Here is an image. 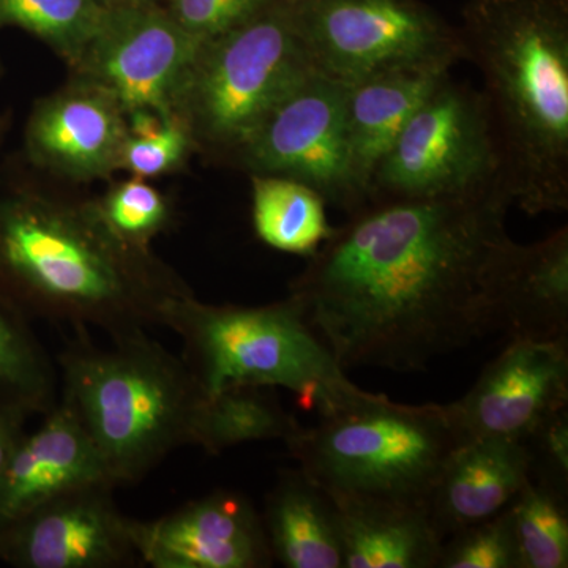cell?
<instances>
[{
    "label": "cell",
    "instance_id": "1",
    "mask_svg": "<svg viewBox=\"0 0 568 568\" xmlns=\"http://www.w3.org/2000/svg\"><path fill=\"white\" fill-rule=\"evenodd\" d=\"M507 192L369 201L320 246L290 295L343 368L424 372L495 332L491 268Z\"/></svg>",
    "mask_w": 568,
    "mask_h": 568
},
{
    "label": "cell",
    "instance_id": "2",
    "mask_svg": "<svg viewBox=\"0 0 568 568\" xmlns=\"http://www.w3.org/2000/svg\"><path fill=\"white\" fill-rule=\"evenodd\" d=\"M192 290L112 233L97 201L0 174V308L26 323L118 338L166 325Z\"/></svg>",
    "mask_w": 568,
    "mask_h": 568
},
{
    "label": "cell",
    "instance_id": "3",
    "mask_svg": "<svg viewBox=\"0 0 568 568\" xmlns=\"http://www.w3.org/2000/svg\"><path fill=\"white\" fill-rule=\"evenodd\" d=\"M462 14L514 205L566 212L568 0H466Z\"/></svg>",
    "mask_w": 568,
    "mask_h": 568
},
{
    "label": "cell",
    "instance_id": "4",
    "mask_svg": "<svg viewBox=\"0 0 568 568\" xmlns=\"http://www.w3.org/2000/svg\"><path fill=\"white\" fill-rule=\"evenodd\" d=\"M59 403L80 422L115 487L196 446L209 395L182 357L149 332L108 343L74 335L58 355Z\"/></svg>",
    "mask_w": 568,
    "mask_h": 568
},
{
    "label": "cell",
    "instance_id": "5",
    "mask_svg": "<svg viewBox=\"0 0 568 568\" xmlns=\"http://www.w3.org/2000/svg\"><path fill=\"white\" fill-rule=\"evenodd\" d=\"M286 440L298 467L335 499L426 506L462 444L448 405H399L366 392Z\"/></svg>",
    "mask_w": 568,
    "mask_h": 568
},
{
    "label": "cell",
    "instance_id": "6",
    "mask_svg": "<svg viewBox=\"0 0 568 568\" xmlns=\"http://www.w3.org/2000/svg\"><path fill=\"white\" fill-rule=\"evenodd\" d=\"M164 328L179 336L183 361L209 396L234 386L283 387L321 413L366 394L346 376L301 305H212L194 295L171 306Z\"/></svg>",
    "mask_w": 568,
    "mask_h": 568
},
{
    "label": "cell",
    "instance_id": "7",
    "mask_svg": "<svg viewBox=\"0 0 568 568\" xmlns=\"http://www.w3.org/2000/svg\"><path fill=\"white\" fill-rule=\"evenodd\" d=\"M313 71L291 7L272 0L252 20L200 44L174 112L196 144L231 160Z\"/></svg>",
    "mask_w": 568,
    "mask_h": 568
},
{
    "label": "cell",
    "instance_id": "8",
    "mask_svg": "<svg viewBox=\"0 0 568 568\" xmlns=\"http://www.w3.org/2000/svg\"><path fill=\"white\" fill-rule=\"evenodd\" d=\"M499 190L508 193L484 97L446 73L377 164L368 203L477 196Z\"/></svg>",
    "mask_w": 568,
    "mask_h": 568
},
{
    "label": "cell",
    "instance_id": "9",
    "mask_svg": "<svg viewBox=\"0 0 568 568\" xmlns=\"http://www.w3.org/2000/svg\"><path fill=\"white\" fill-rule=\"evenodd\" d=\"M291 11L317 73L345 85L387 70H450L466 59L458 28L420 0H310Z\"/></svg>",
    "mask_w": 568,
    "mask_h": 568
},
{
    "label": "cell",
    "instance_id": "10",
    "mask_svg": "<svg viewBox=\"0 0 568 568\" xmlns=\"http://www.w3.org/2000/svg\"><path fill=\"white\" fill-rule=\"evenodd\" d=\"M231 162L252 175L305 183L347 215L366 204L347 164L345 84L317 71L276 104Z\"/></svg>",
    "mask_w": 568,
    "mask_h": 568
},
{
    "label": "cell",
    "instance_id": "11",
    "mask_svg": "<svg viewBox=\"0 0 568 568\" xmlns=\"http://www.w3.org/2000/svg\"><path fill=\"white\" fill-rule=\"evenodd\" d=\"M203 41L183 31L159 2L104 10L80 59L78 80L110 93L125 114L174 112L175 97Z\"/></svg>",
    "mask_w": 568,
    "mask_h": 568
},
{
    "label": "cell",
    "instance_id": "12",
    "mask_svg": "<svg viewBox=\"0 0 568 568\" xmlns=\"http://www.w3.org/2000/svg\"><path fill=\"white\" fill-rule=\"evenodd\" d=\"M110 481H92L0 525V562L17 568H129L142 564L136 519Z\"/></svg>",
    "mask_w": 568,
    "mask_h": 568
},
{
    "label": "cell",
    "instance_id": "13",
    "mask_svg": "<svg viewBox=\"0 0 568 568\" xmlns=\"http://www.w3.org/2000/svg\"><path fill=\"white\" fill-rule=\"evenodd\" d=\"M568 339H510L473 388L450 403L463 440H525L545 418L567 409Z\"/></svg>",
    "mask_w": 568,
    "mask_h": 568
},
{
    "label": "cell",
    "instance_id": "14",
    "mask_svg": "<svg viewBox=\"0 0 568 568\" xmlns=\"http://www.w3.org/2000/svg\"><path fill=\"white\" fill-rule=\"evenodd\" d=\"M142 564L153 568L274 566L263 515L241 493L216 489L153 521L136 519Z\"/></svg>",
    "mask_w": 568,
    "mask_h": 568
},
{
    "label": "cell",
    "instance_id": "15",
    "mask_svg": "<svg viewBox=\"0 0 568 568\" xmlns=\"http://www.w3.org/2000/svg\"><path fill=\"white\" fill-rule=\"evenodd\" d=\"M129 136L125 111L114 99L78 80L39 100L24 129L29 162L77 182L106 179L122 170Z\"/></svg>",
    "mask_w": 568,
    "mask_h": 568
},
{
    "label": "cell",
    "instance_id": "16",
    "mask_svg": "<svg viewBox=\"0 0 568 568\" xmlns=\"http://www.w3.org/2000/svg\"><path fill=\"white\" fill-rule=\"evenodd\" d=\"M495 332L510 339H568V227L523 245L510 237L491 268Z\"/></svg>",
    "mask_w": 568,
    "mask_h": 568
},
{
    "label": "cell",
    "instance_id": "17",
    "mask_svg": "<svg viewBox=\"0 0 568 568\" xmlns=\"http://www.w3.org/2000/svg\"><path fill=\"white\" fill-rule=\"evenodd\" d=\"M92 481L112 484L80 422L58 402L11 454L0 480V525Z\"/></svg>",
    "mask_w": 568,
    "mask_h": 568
},
{
    "label": "cell",
    "instance_id": "18",
    "mask_svg": "<svg viewBox=\"0 0 568 568\" xmlns=\"http://www.w3.org/2000/svg\"><path fill=\"white\" fill-rule=\"evenodd\" d=\"M529 480L530 457L525 440H467L452 452L426 507L446 540L506 510Z\"/></svg>",
    "mask_w": 568,
    "mask_h": 568
},
{
    "label": "cell",
    "instance_id": "19",
    "mask_svg": "<svg viewBox=\"0 0 568 568\" xmlns=\"http://www.w3.org/2000/svg\"><path fill=\"white\" fill-rule=\"evenodd\" d=\"M450 70L395 69L345 85L347 164L368 203L369 182L407 119Z\"/></svg>",
    "mask_w": 568,
    "mask_h": 568
},
{
    "label": "cell",
    "instance_id": "20",
    "mask_svg": "<svg viewBox=\"0 0 568 568\" xmlns=\"http://www.w3.org/2000/svg\"><path fill=\"white\" fill-rule=\"evenodd\" d=\"M331 499L338 518L345 568H439L444 537L429 517L428 507Z\"/></svg>",
    "mask_w": 568,
    "mask_h": 568
},
{
    "label": "cell",
    "instance_id": "21",
    "mask_svg": "<svg viewBox=\"0 0 568 568\" xmlns=\"http://www.w3.org/2000/svg\"><path fill=\"white\" fill-rule=\"evenodd\" d=\"M263 521L283 567L345 568L334 503L301 467L282 470L265 497Z\"/></svg>",
    "mask_w": 568,
    "mask_h": 568
},
{
    "label": "cell",
    "instance_id": "22",
    "mask_svg": "<svg viewBox=\"0 0 568 568\" xmlns=\"http://www.w3.org/2000/svg\"><path fill=\"white\" fill-rule=\"evenodd\" d=\"M252 196L254 231L272 248L310 257L334 233L325 213L327 203L305 183L252 175Z\"/></svg>",
    "mask_w": 568,
    "mask_h": 568
},
{
    "label": "cell",
    "instance_id": "23",
    "mask_svg": "<svg viewBox=\"0 0 568 568\" xmlns=\"http://www.w3.org/2000/svg\"><path fill=\"white\" fill-rule=\"evenodd\" d=\"M302 425L268 387L234 386L209 396L197 425L196 447L211 455L254 440H290Z\"/></svg>",
    "mask_w": 568,
    "mask_h": 568
},
{
    "label": "cell",
    "instance_id": "24",
    "mask_svg": "<svg viewBox=\"0 0 568 568\" xmlns=\"http://www.w3.org/2000/svg\"><path fill=\"white\" fill-rule=\"evenodd\" d=\"M59 402V373L31 324L0 308V407L44 416Z\"/></svg>",
    "mask_w": 568,
    "mask_h": 568
},
{
    "label": "cell",
    "instance_id": "25",
    "mask_svg": "<svg viewBox=\"0 0 568 568\" xmlns=\"http://www.w3.org/2000/svg\"><path fill=\"white\" fill-rule=\"evenodd\" d=\"M97 0H0V29L18 28L73 65L103 20Z\"/></svg>",
    "mask_w": 568,
    "mask_h": 568
},
{
    "label": "cell",
    "instance_id": "26",
    "mask_svg": "<svg viewBox=\"0 0 568 568\" xmlns=\"http://www.w3.org/2000/svg\"><path fill=\"white\" fill-rule=\"evenodd\" d=\"M518 568L568 567L567 500L529 480L506 508Z\"/></svg>",
    "mask_w": 568,
    "mask_h": 568
},
{
    "label": "cell",
    "instance_id": "27",
    "mask_svg": "<svg viewBox=\"0 0 568 568\" xmlns=\"http://www.w3.org/2000/svg\"><path fill=\"white\" fill-rule=\"evenodd\" d=\"M129 136L122 152V170L133 178H159L185 162L194 142L189 123L178 112L156 114L134 111L126 114Z\"/></svg>",
    "mask_w": 568,
    "mask_h": 568
},
{
    "label": "cell",
    "instance_id": "28",
    "mask_svg": "<svg viewBox=\"0 0 568 568\" xmlns=\"http://www.w3.org/2000/svg\"><path fill=\"white\" fill-rule=\"evenodd\" d=\"M97 201L112 233L138 248H151V242L170 223L166 197L142 179L115 183Z\"/></svg>",
    "mask_w": 568,
    "mask_h": 568
},
{
    "label": "cell",
    "instance_id": "29",
    "mask_svg": "<svg viewBox=\"0 0 568 568\" xmlns=\"http://www.w3.org/2000/svg\"><path fill=\"white\" fill-rule=\"evenodd\" d=\"M447 538L439 568H518L517 547L506 510Z\"/></svg>",
    "mask_w": 568,
    "mask_h": 568
},
{
    "label": "cell",
    "instance_id": "30",
    "mask_svg": "<svg viewBox=\"0 0 568 568\" xmlns=\"http://www.w3.org/2000/svg\"><path fill=\"white\" fill-rule=\"evenodd\" d=\"M530 457V480L567 500L568 416L567 409L548 418L525 439Z\"/></svg>",
    "mask_w": 568,
    "mask_h": 568
},
{
    "label": "cell",
    "instance_id": "31",
    "mask_svg": "<svg viewBox=\"0 0 568 568\" xmlns=\"http://www.w3.org/2000/svg\"><path fill=\"white\" fill-rule=\"evenodd\" d=\"M272 0H170L166 10L194 39L205 41L244 24Z\"/></svg>",
    "mask_w": 568,
    "mask_h": 568
},
{
    "label": "cell",
    "instance_id": "32",
    "mask_svg": "<svg viewBox=\"0 0 568 568\" xmlns=\"http://www.w3.org/2000/svg\"><path fill=\"white\" fill-rule=\"evenodd\" d=\"M29 414L18 409L0 407V480H2L6 467L9 465L11 454L26 433Z\"/></svg>",
    "mask_w": 568,
    "mask_h": 568
},
{
    "label": "cell",
    "instance_id": "33",
    "mask_svg": "<svg viewBox=\"0 0 568 568\" xmlns=\"http://www.w3.org/2000/svg\"><path fill=\"white\" fill-rule=\"evenodd\" d=\"M104 9H118V7L141 6V3L156 2V0H97Z\"/></svg>",
    "mask_w": 568,
    "mask_h": 568
},
{
    "label": "cell",
    "instance_id": "34",
    "mask_svg": "<svg viewBox=\"0 0 568 568\" xmlns=\"http://www.w3.org/2000/svg\"><path fill=\"white\" fill-rule=\"evenodd\" d=\"M10 119L7 115H0V142L6 136L7 130H9Z\"/></svg>",
    "mask_w": 568,
    "mask_h": 568
},
{
    "label": "cell",
    "instance_id": "35",
    "mask_svg": "<svg viewBox=\"0 0 568 568\" xmlns=\"http://www.w3.org/2000/svg\"><path fill=\"white\" fill-rule=\"evenodd\" d=\"M283 3H286V6L294 7V6H301V3L310 2V0H282Z\"/></svg>",
    "mask_w": 568,
    "mask_h": 568
}]
</instances>
